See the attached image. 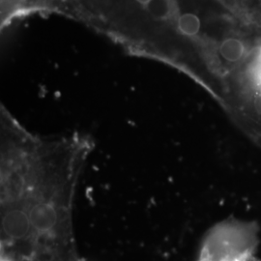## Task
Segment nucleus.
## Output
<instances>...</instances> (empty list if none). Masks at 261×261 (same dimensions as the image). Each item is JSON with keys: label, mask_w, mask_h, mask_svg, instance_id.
<instances>
[{"label": "nucleus", "mask_w": 261, "mask_h": 261, "mask_svg": "<svg viewBox=\"0 0 261 261\" xmlns=\"http://www.w3.org/2000/svg\"><path fill=\"white\" fill-rule=\"evenodd\" d=\"M245 44L237 38H227L220 46V54L225 61L237 63L245 56Z\"/></svg>", "instance_id": "f257e3e1"}, {"label": "nucleus", "mask_w": 261, "mask_h": 261, "mask_svg": "<svg viewBox=\"0 0 261 261\" xmlns=\"http://www.w3.org/2000/svg\"><path fill=\"white\" fill-rule=\"evenodd\" d=\"M251 261H254V260H253V259H252V260H251Z\"/></svg>", "instance_id": "39448f33"}, {"label": "nucleus", "mask_w": 261, "mask_h": 261, "mask_svg": "<svg viewBox=\"0 0 261 261\" xmlns=\"http://www.w3.org/2000/svg\"><path fill=\"white\" fill-rule=\"evenodd\" d=\"M151 15L157 18H165L168 13L167 0H152L147 5Z\"/></svg>", "instance_id": "7ed1b4c3"}, {"label": "nucleus", "mask_w": 261, "mask_h": 261, "mask_svg": "<svg viewBox=\"0 0 261 261\" xmlns=\"http://www.w3.org/2000/svg\"><path fill=\"white\" fill-rule=\"evenodd\" d=\"M137 1L140 3V4H142V5H146L147 6L152 0H137Z\"/></svg>", "instance_id": "20e7f679"}, {"label": "nucleus", "mask_w": 261, "mask_h": 261, "mask_svg": "<svg viewBox=\"0 0 261 261\" xmlns=\"http://www.w3.org/2000/svg\"><path fill=\"white\" fill-rule=\"evenodd\" d=\"M200 19L192 13L182 15L178 20L179 30L186 36H195L200 30Z\"/></svg>", "instance_id": "f03ea898"}]
</instances>
